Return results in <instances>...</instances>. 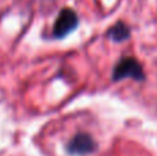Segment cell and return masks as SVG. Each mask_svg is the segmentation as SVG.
<instances>
[{
    "label": "cell",
    "mask_w": 157,
    "mask_h": 156,
    "mask_svg": "<svg viewBox=\"0 0 157 156\" xmlns=\"http://www.w3.org/2000/svg\"><path fill=\"white\" fill-rule=\"evenodd\" d=\"M134 79L136 82H144L146 79V75L144 72L141 62L134 57H123L116 62L112 72V80L120 82L123 79Z\"/></svg>",
    "instance_id": "6da1fadb"
},
{
    "label": "cell",
    "mask_w": 157,
    "mask_h": 156,
    "mask_svg": "<svg viewBox=\"0 0 157 156\" xmlns=\"http://www.w3.org/2000/svg\"><path fill=\"white\" fill-rule=\"evenodd\" d=\"M78 15L77 13L71 7H65L59 11L57 19L54 22V26H52V32L51 36L52 39H63L72 33L75 29H77L78 26Z\"/></svg>",
    "instance_id": "7a4b0ae2"
},
{
    "label": "cell",
    "mask_w": 157,
    "mask_h": 156,
    "mask_svg": "<svg viewBox=\"0 0 157 156\" xmlns=\"http://www.w3.org/2000/svg\"><path fill=\"white\" fill-rule=\"evenodd\" d=\"M98 145L95 142V140L92 138L91 134L88 133L80 131L77 134H75L73 137L69 140V142L66 144V151L69 155L73 156H86L91 155L97 151Z\"/></svg>",
    "instance_id": "3957f363"
},
{
    "label": "cell",
    "mask_w": 157,
    "mask_h": 156,
    "mask_svg": "<svg viewBox=\"0 0 157 156\" xmlns=\"http://www.w3.org/2000/svg\"><path fill=\"white\" fill-rule=\"evenodd\" d=\"M130 36H131V28L123 21H117L116 24L112 25L106 30V37L110 39L114 43H121V41L128 40Z\"/></svg>",
    "instance_id": "277c9868"
}]
</instances>
